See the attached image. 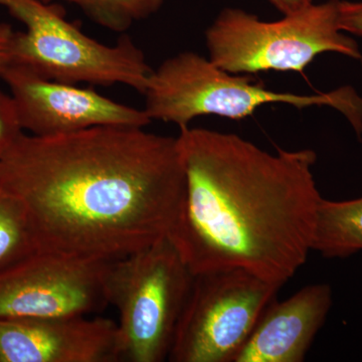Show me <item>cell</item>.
Segmentation results:
<instances>
[{
    "mask_svg": "<svg viewBox=\"0 0 362 362\" xmlns=\"http://www.w3.org/2000/svg\"><path fill=\"white\" fill-rule=\"evenodd\" d=\"M28 134L52 136L94 127L144 128L146 112L114 101L90 88L49 80L11 64L0 74Z\"/></svg>",
    "mask_w": 362,
    "mask_h": 362,
    "instance_id": "9",
    "label": "cell"
},
{
    "mask_svg": "<svg viewBox=\"0 0 362 362\" xmlns=\"http://www.w3.org/2000/svg\"><path fill=\"white\" fill-rule=\"evenodd\" d=\"M332 306L327 284L302 288L267 306L233 362H301Z\"/></svg>",
    "mask_w": 362,
    "mask_h": 362,
    "instance_id": "11",
    "label": "cell"
},
{
    "mask_svg": "<svg viewBox=\"0 0 362 362\" xmlns=\"http://www.w3.org/2000/svg\"><path fill=\"white\" fill-rule=\"evenodd\" d=\"M280 288L240 268L194 275L168 361L233 362Z\"/></svg>",
    "mask_w": 362,
    "mask_h": 362,
    "instance_id": "7",
    "label": "cell"
},
{
    "mask_svg": "<svg viewBox=\"0 0 362 362\" xmlns=\"http://www.w3.org/2000/svg\"><path fill=\"white\" fill-rule=\"evenodd\" d=\"M0 6L25 28L14 33V65L59 82L120 84L145 92L153 70L128 35L115 45L98 42L66 20L59 2L0 0Z\"/></svg>",
    "mask_w": 362,
    "mask_h": 362,
    "instance_id": "5",
    "label": "cell"
},
{
    "mask_svg": "<svg viewBox=\"0 0 362 362\" xmlns=\"http://www.w3.org/2000/svg\"><path fill=\"white\" fill-rule=\"evenodd\" d=\"M338 4L339 0L313 4L277 21H263L243 9L228 7L206 30L209 59L237 75L302 73L323 52L361 59L356 40L338 25Z\"/></svg>",
    "mask_w": 362,
    "mask_h": 362,
    "instance_id": "6",
    "label": "cell"
},
{
    "mask_svg": "<svg viewBox=\"0 0 362 362\" xmlns=\"http://www.w3.org/2000/svg\"><path fill=\"white\" fill-rule=\"evenodd\" d=\"M39 249L23 202L0 183V270Z\"/></svg>",
    "mask_w": 362,
    "mask_h": 362,
    "instance_id": "13",
    "label": "cell"
},
{
    "mask_svg": "<svg viewBox=\"0 0 362 362\" xmlns=\"http://www.w3.org/2000/svg\"><path fill=\"white\" fill-rule=\"evenodd\" d=\"M194 275L168 237L116 261L105 273V294L119 315L120 361L168 358Z\"/></svg>",
    "mask_w": 362,
    "mask_h": 362,
    "instance_id": "4",
    "label": "cell"
},
{
    "mask_svg": "<svg viewBox=\"0 0 362 362\" xmlns=\"http://www.w3.org/2000/svg\"><path fill=\"white\" fill-rule=\"evenodd\" d=\"M108 263L37 250L0 270V319L90 316L108 305Z\"/></svg>",
    "mask_w": 362,
    "mask_h": 362,
    "instance_id": "8",
    "label": "cell"
},
{
    "mask_svg": "<svg viewBox=\"0 0 362 362\" xmlns=\"http://www.w3.org/2000/svg\"><path fill=\"white\" fill-rule=\"evenodd\" d=\"M313 251L325 258H347L362 251V197L319 206Z\"/></svg>",
    "mask_w": 362,
    "mask_h": 362,
    "instance_id": "12",
    "label": "cell"
},
{
    "mask_svg": "<svg viewBox=\"0 0 362 362\" xmlns=\"http://www.w3.org/2000/svg\"><path fill=\"white\" fill-rule=\"evenodd\" d=\"M16 30L8 23H0V74L13 64V42Z\"/></svg>",
    "mask_w": 362,
    "mask_h": 362,
    "instance_id": "17",
    "label": "cell"
},
{
    "mask_svg": "<svg viewBox=\"0 0 362 362\" xmlns=\"http://www.w3.org/2000/svg\"><path fill=\"white\" fill-rule=\"evenodd\" d=\"M269 1L284 16L300 13L314 4L313 0H269Z\"/></svg>",
    "mask_w": 362,
    "mask_h": 362,
    "instance_id": "18",
    "label": "cell"
},
{
    "mask_svg": "<svg viewBox=\"0 0 362 362\" xmlns=\"http://www.w3.org/2000/svg\"><path fill=\"white\" fill-rule=\"evenodd\" d=\"M75 4L102 28L125 33L138 21L146 20L161 8L164 0H44Z\"/></svg>",
    "mask_w": 362,
    "mask_h": 362,
    "instance_id": "14",
    "label": "cell"
},
{
    "mask_svg": "<svg viewBox=\"0 0 362 362\" xmlns=\"http://www.w3.org/2000/svg\"><path fill=\"white\" fill-rule=\"evenodd\" d=\"M338 25L343 33L362 37V1H340L338 4Z\"/></svg>",
    "mask_w": 362,
    "mask_h": 362,
    "instance_id": "16",
    "label": "cell"
},
{
    "mask_svg": "<svg viewBox=\"0 0 362 362\" xmlns=\"http://www.w3.org/2000/svg\"><path fill=\"white\" fill-rule=\"evenodd\" d=\"M185 192L171 240L194 275L244 269L283 287L313 251L320 202L311 149L269 153L232 133L177 137Z\"/></svg>",
    "mask_w": 362,
    "mask_h": 362,
    "instance_id": "2",
    "label": "cell"
},
{
    "mask_svg": "<svg viewBox=\"0 0 362 362\" xmlns=\"http://www.w3.org/2000/svg\"><path fill=\"white\" fill-rule=\"evenodd\" d=\"M152 120L188 127L201 116L240 120L267 104H287L298 109L329 106L346 117L358 137L362 135V98L351 87L328 93L295 94L267 89L252 75L221 70L194 52H182L152 71L143 93Z\"/></svg>",
    "mask_w": 362,
    "mask_h": 362,
    "instance_id": "3",
    "label": "cell"
},
{
    "mask_svg": "<svg viewBox=\"0 0 362 362\" xmlns=\"http://www.w3.org/2000/svg\"><path fill=\"white\" fill-rule=\"evenodd\" d=\"M119 361L118 329L110 319H0V362Z\"/></svg>",
    "mask_w": 362,
    "mask_h": 362,
    "instance_id": "10",
    "label": "cell"
},
{
    "mask_svg": "<svg viewBox=\"0 0 362 362\" xmlns=\"http://www.w3.org/2000/svg\"><path fill=\"white\" fill-rule=\"evenodd\" d=\"M0 183L25 204L40 250L112 262L168 237L185 173L177 137L104 126L23 133L0 159Z\"/></svg>",
    "mask_w": 362,
    "mask_h": 362,
    "instance_id": "1",
    "label": "cell"
},
{
    "mask_svg": "<svg viewBox=\"0 0 362 362\" xmlns=\"http://www.w3.org/2000/svg\"><path fill=\"white\" fill-rule=\"evenodd\" d=\"M23 133L13 97L0 88V159Z\"/></svg>",
    "mask_w": 362,
    "mask_h": 362,
    "instance_id": "15",
    "label": "cell"
}]
</instances>
